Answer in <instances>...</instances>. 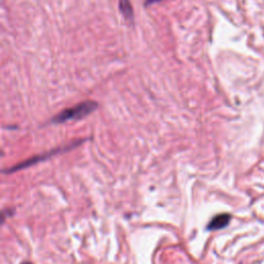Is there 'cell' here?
I'll list each match as a JSON object with an SVG mask.
<instances>
[{
  "mask_svg": "<svg viewBox=\"0 0 264 264\" xmlns=\"http://www.w3.org/2000/svg\"><path fill=\"white\" fill-rule=\"evenodd\" d=\"M231 220V216L229 214H221L214 217L211 220V222L208 223L206 229L208 231H216L224 228L227 225L229 224Z\"/></svg>",
  "mask_w": 264,
  "mask_h": 264,
  "instance_id": "obj_2",
  "label": "cell"
},
{
  "mask_svg": "<svg viewBox=\"0 0 264 264\" xmlns=\"http://www.w3.org/2000/svg\"><path fill=\"white\" fill-rule=\"evenodd\" d=\"M97 108L95 102H85L74 107L64 110L53 119L54 123H64L70 120H80L92 113Z\"/></svg>",
  "mask_w": 264,
  "mask_h": 264,
  "instance_id": "obj_1",
  "label": "cell"
},
{
  "mask_svg": "<svg viewBox=\"0 0 264 264\" xmlns=\"http://www.w3.org/2000/svg\"><path fill=\"white\" fill-rule=\"evenodd\" d=\"M119 4L120 11L125 18V20L131 24L133 22V8L130 4V1L129 0H120Z\"/></svg>",
  "mask_w": 264,
  "mask_h": 264,
  "instance_id": "obj_3",
  "label": "cell"
},
{
  "mask_svg": "<svg viewBox=\"0 0 264 264\" xmlns=\"http://www.w3.org/2000/svg\"><path fill=\"white\" fill-rule=\"evenodd\" d=\"M22 264H31V263H29V262H24V263H22Z\"/></svg>",
  "mask_w": 264,
  "mask_h": 264,
  "instance_id": "obj_5",
  "label": "cell"
},
{
  "mask_svg": "<svg viewBox=\"0 0 264 264\" xmlns=\"http://www.w3.org/2000/svg\"><path fill=\"white\" fill-rule=\"evenodd\" d=\"M156 1H159V0H148L147 3H152V2H156Z\"/></svg>",
  "mask_w": 264,
  "mask_h": 264,
  "instance_id": "obj_4",
  "label": "cell"
}]
</instances>
